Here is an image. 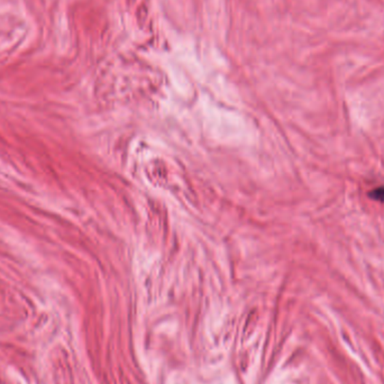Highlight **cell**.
Here are the masks:
<instances>
[{"label": "cell", "instance_id": "6da1fadb", "mask_svg": "<svg viewBox=\"0 0 384 384\" xmlns=\"http://www.w3.org/2000/svg\"><path fill=\"white\" fill-rule=\"evenodd\" d=\"M369 197L375 202H382L384 204V186L379 187L375 189L371 190L369 192Z\"/></svg>", "mask_w": 384, "mask_h": 384}]
</instances>
